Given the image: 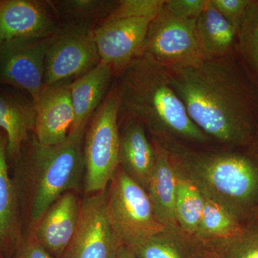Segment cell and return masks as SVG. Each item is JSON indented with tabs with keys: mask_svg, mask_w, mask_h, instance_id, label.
<instances>
[{
	"mask_svg": "<svg viewBox=\"0 0 258 258\" xmlns=\"http://www.w3.org/2000/svg\"><path fill=\"white\" fill-rule=\"evenodd\" d=\"M166 69L189 118L208 138L235 146L253 140L252 100L230 55Z\"/></svg>",
	"mask_w": 258,
	"mask_h": 258,
	"instance_id": "6da1fadb",
	"label": "cell"
},
{
	"mask_svg": "<svg viewBox=\"0 0 258 258\" xmlns=\"http://www.w3.org/2000/svg\"><path fill=\"white\" fill-rule=\"evenodd\" d=\"M118 89L119 114L146 125L154 133L206 142L170 84L167 69L144 53L123 70Z\"/></svg>",
	"mask_w": 258,
	"mask_h": 258,
	"instance_id": "7a4b0ae2",
	"label": "cell"
},
{
	"mask_svg": "<svg viewBox=\"0 0 258 258\" xmlns=\"http://www.w3.org/2000/svg\"><path fill=\"white\" fill-rule=\"evenodd\" d=\"M173 165L205 198L220 204L240 222L258 209V156L198 152L166 146Z\"/></svg>",
	"mask_w": 258,
	"mask_h": 258,
	"instance_id": "3957f363",
	"label": "cell"
},
{
	"mask_svg": "<svg viewBox=\"0 0 258 258\" xmlns=\"http://www.w3.org/2000/svg\"><path fill=\"white\" fill-rule=\"evenodd\" d=\"M85 129L71 130L57 145L39 143L35 134L24 144L16 159L32 175L30 218L37 225L56 200L77 187L85 169L83 139Z\"/></svg>",
	"mask_w": 258,
	"mask_h": 258,
	"instance_id": "277c9868",
	"label": "cell"
},
{
	"mask_svg": "<svg viewBox=\"0 0 258 258\" xmlns=\"http://www.w3.org/2000/svg\"><path fill=\"white\" fill-rule=\"evenodd\" d=\"M119 106L118 89L113 90L98 108L88 129L83 149L86 193L104 191L119 166Z\"/></svg>",
	"mask_w": 258,
	"mask_h": 258,
	"instance_id": "5b68a950",
	"label": "cell"
},
{
	"mask_svg": "<svg viewBox=\"0 0 258 258\" xmlns=\"http://www.w3.org/2000/svg\"><path fill=\"white\" fill-rule=\"evenodd\" d=\"M107 209L113 229L130 249L166 232L154 215L146 190L118 166L107 194Z\"/></svg>",
	"mask_w": 258,
	"mask_h": 258,
	"instance_id": "8992f818",
	"label": "cell"
},
{
	"mask_svg": "<svg viewBox=\"0 0 258 258\" xmlns=\"http://www.w3.org/2000/svg\"><path fill=\"white\" fill-rule=\"evenodd\" d=\"M95 28L77 22H64L51 35L46 51L44 86L80 77L101 62Z\"/></svg>",
	"mask_w": 258,
	"mask_h": 258,
	"instance_id": "52a82bcc",
	"label": "cell"
},
{
	"mask_svg": "<svg viewBox=\"0 0 258 258\" xmlns=\"http://www.w3.org/2000/svg\"><path fill=\"white\" fill-rule=\"evenodd\" d=\"M197 20L178 18L162 8L150 24L144 53L168 69L205 60L199 45Z\"/></svg>",
	"mask_w": 258,
	"mask_h": 258,
	"instance_id": "ba28073f",
	"label": "cell"
},
{
	"mask_svg": "<svg viewBox=\"0 0 258 258\" xmlns=\"http://www.w3.org/2000/svg\"><path fill=\"white\" fill-rule=\"evenodd\" d=\"M123 244L110 221L104 190L83 199L76 232L59 258H115Z\"/></svg>",
	"mask_w": 258,
	"mask_h": 258,
	"instance_id": "9c48e42d",
	"label": "cell"
},
{
	"mask_svg": "<svg viewBox=\"0 0 258 258\" xmlns=\"http://www.w3.org/2000/svg\"><path fill=\"white\" fill-rule=\"evenodd\" d=\"M50 37L18 38L0 44V83L24 90L35 101L44 87Z\"/></svg>",
	"mask_w": 258,
	"mask_h": 258,
	"instance_id": "30bf717a",
	"label": "cell"
},
{
	"mask_svg": "<svg viewBox=\"0 0 258 258\" xmlns=\"http://www.w3.org/2000/svg\"><path fill=\"white\" fill-rule=\"evenodd\" d=\"M154 19L136 18L103 22L94 30L100 60L113 71H123L144 54L149 26Z\"/></svg>",
	"mask_w": 258,
	"mask_h": 258,
	"instance_id": "8fae6325",
	"label": "cell"
},
{
	"mask_svg": "<svg viewBox=\"0 0 258 258\" xmlns=\"http://www.w3.org/2000/svg\"><path fill=\"white\" fill-rule=\"evenodd\" d=\"M50 1L0 0V44L18 38H46L58 25Z\"/></svg>",
	"mask_w": 258,
	"mask_h": 258,
	"instance_id": "7c38bea8",
	"label": "cell"
},
{
	"mask_svg": "<svg viewBox=\"0 0 258 258\" xmlns=\"http://www.w3.org/2000/svg\"><path fill=\"white\" fill-rule=\"evenodd\" d=\"M71 81L44 86L35 105V134L39 143L57 145L69 137L75 121Z\"/></svg>",
	"mask_w": 258,
	"mask_h": 258,
	"instance_id": "4fadbf2b",
	"label": "cell"
},
{
	"mask_svg": "<svg viewBox=\"0 0 258 258\" xmlns=\"http://www.w3.org/2000/svg\"><path fill=\"white\" fill-rule=\"evenodd\" d=\"M80 209L77 197L68 191L37 222L34 239L52 257H60L72 240L79 223Z\"/></svg>",
	"mask_w": 258,
	"mask_h": 258,
	"instance_id": "5bb4252c",
	"label": "cell"
},
{
	"mask_svg": "<svg viewBox=\"0 0 258 258\" xmlns=\"http://www.w3.org/2000/svg\"><path fill=\"white\" fill-rule=\"evenodd\" d=\"M155 164L149 180L147 192L155 217L171 235L179 232L175 217L176 172L169 152L157 142Z\"/></svg>",
	"mask_w": 258,
	"mask_h": 258,
	"instance_id": "9a60e30c",
	"label": "cell"
},
{
	"mask_svg": "<svg viewBox=\"0 0 258 258\" xmlns=\"http://www.w3.org/2000/svg\"><path fill=\"white\" fill-rule=\"evenodd\" d=\"M155 159V149L148 140L144 125L128 118L120 134V167L147 191Z\"/></svg>",
	"mask_w": 258,
	"mask_h": 258,
	"instance_id": "2e32d148",
	"label": "cell"
},
{
	"mask_svg": "<svg viewBox=\"0 0 258 258\" xmlns=\"http://www.w3.org/2000/svg\"><path fill=\"white\" fill-rule=\"evenodd\" d=\"M35 105L15 91H0V130L8 139V157L17 159L35 128Z\"/></svg>",
	"mask_w": 258,
	"mask_h": 258,
	"instance_id": "e0dca14e",
	"label": "cell"
},
{
	"mask_svg": "<svg viewBox=\"0 0 258 258\" xmlns=\"http://www.w3.org/2000/svg\"><path fill=\"white\" fill-rule=\"evenodd\" d=\"M22 243L16 188L8 171V139L0 131V254L12 257Z\"/></svg>",
	"mask_w": 258,
	"mask_h": 258,
	"instance_id": "ac0fdd59",
	"label": "cell"
},
{
	"mask_svg": "<svg viewBox=\"0 0 258 258\" xmlns=\"http://www.w3.org/2000/svg\"><path fill=\"white\" fill-rule=\"evenodd\" d=\"M113 71L111 66L100 62L71 83V99L75 114L72 130L86 129L97 107L101 106Z\"/></svg>",
	"mask_w": 258,
	"mask_h": 258,
	"instance_id": "d6986e66",
	"label": "cell"
},
{
	"mask_svg": "<svg viewBox=\"0 0 258 258\" xmlns=\"http://www.w3.org/2000/svg\"><path fill=\"white\" fill-rule=\"evenodd\" d=\"M199 45L204 58L216 59L230 55L237 30L215 8L212 0L196 23Z\"/></svg>",
	"mask_w": 258,
	"mask_h": 258,
	"instance_id": "ffe728a7",
	"label": "cell"
},
{
	"mask_svg": "<svg viewBox=\"0 0 258 258\" xmlns=\"http://www.w3.org/2000/svg\"><path fill=\"white\" fill-rule=\"evenodd\" d=\"M174 167L176 172L174 210L176 222L179 229L190 235H196L203 215L205 198L196 185L177 168Z\"/></svg>",
	"mask_w": 258,
	"mask_h": 258,
	"instance_id": "44dd1931",
	"label": "cell"
},
{
	"mask_svg": "<svg viewBox=\"0 0 258 258\" xmlns=\"http://www.w3.org/2000/svg\"><path fill=\"white\" fill-rule=\"evenodd\" d=\"M240 223L235 236L209 242L207 249L219 258H258V209Z\"/></svg>",
	"mask_w": 258,
	"mask_h": 258,
	"instance_id": "7402d4cb",
	"label": "cell"
},
{
	"mask_svg": "<svg viewBox=\"0 0 258 258\" xmlns=\"http://www.w3.org/2000/svg\"><path fill=\"white\" fill-rule=\"evenodd\" d=\"M205 198L203 215L196 236L205 244L227 240L240 230L241 223L225 207Z\"/></svg>",
	"mask_w": 258,
	"mask_h": 258,
	"instance_id": "603a6c76",
	"label": "cell"
},
{
	"mask_svg": "<svg viewBox=\"0 0 258 258\" xmlns=\"http://www.w3.org/2000/svg\"><path fill=\"white\" fill-rule=\"evenodd\" d=\"M137 258H205L207 249L187 244L179 237L158 234L131 249Z\"/></svg>",
	"mask_w": 258,
	"mask_h": 258,
	"instance_id": "cb8c5ba5",
	"label": "cell"
},
{
	"mask_svg": "<svg viewBox=\"0 0 258 258\" xmlns=\"http://www.w3.org/2000/svg\"><path fill=\"white\" fill-rule=\"evenodd\" d=\"M55 14L66 22L87 24L94 28L95 23L103 21L115 8L117 2L102 0H60L50 2Z\"/></svg>",
	"mask_w": 258,
	"mask_h": 258,
	"instance_id": "d4e9b609",
	"label": "cell"
},
{
	"mask_svg": "<svg viewBox=\"0 0 258 258\" xmlns=\"http://www.w3.org/2000/svg\"><path fill=\"white\" fill-rule=\"evenodd\" d=\"M241 55L258 76V1H251L237 30Z\"/></svg>",
	"mask_w": 258,
	"mask_h": 258,
	"instance_id": "484cf974",
	"label": "cell"
},
{
	"mask_svg": "<svg viewBox=\"0 0 258 258\" xmlns=\"http://www.w3.org/2000/svg\"><path fill=\"white\" fill-rule=\"evenodd\" d=\"M165 0H121L117 2L111 13L101 23L119 19H154L162 9Z\"/></svg>",
	"mask_w": 258,
	"mask_h": 258,
	"instance_id": "4316f807",
	"label": "cell"
},
{
	"mask_svg": "<svg viewBox=\"0 0 258 258\" xmlns=\"http://www.w3.org/2000/svg\"><path fill=\"white\" fill-rule=\"evenodd\" d=\"M207 4L208 0H165L163 8L178 18L198 19Z\"/></svg>",
	"mask_w": 258,
	"mask_h": 258,
	"instance_id": "83f0119b",
	"label": "cell"
},
{
	"mask_svg": "<svg viewBox=\"0 0 258 258\" xmlns=\"http://www.w3.org/2000/svg\"><path fill=\"white\" fill-rule=\"evenodd\" d=\"M252 0H212V4L237 30L244 12Z\"/></svg>",
	"mask_w": 258,
	"mask_h": 258,
	"instance_id": "f1b7e54d",
	"label": "cell"
},
{
	"mask_svg": "<svg viewBox=\"0 0 258 258\" xmlns=\"http://www.w3.org/2000/svg\"><path fill=\"white\" fill-rule=\"evenodd\" d=\"M10 258H53L35 239L23 242Z\"/></svg>",
	"mask_w": 258,
	"mask_h": 258,
	"instance_id": "f546056e",
	"label": "cell"
},
{
	"mask_svg": "<svg viewBox=\"0 0 258 258\" xmlns=\"http://www.w3.org/2000/svg\"><path fill=\"white\" fill-rule=\"evenodd\" d=\"M115 258H137L134 254L133 251L129 247L123 244L120 249H118V253H117Z\"/></svg>",
	"mask_w": 258,
	"mask_h": 258,
	"instance_id": "4dcf8cb0",
	"label": "cell"
},
{
	"mask_svg": "<svg viewBox=\"0 0 258 258\" xmlns=\"http://www.w3.org/2000/svg\"><path fill=\"white\" fill-rule=\"evenodd\" d=\"M205 258H219L217 257L216 254L213 253L212 251H210V249H207L206 254H205Z\"/></svg>",
	"mask_w": 258,
	"mask_h": 258,
	"instance_id": "1f68e13d",
	"label": "cell"
}]
</instances>
